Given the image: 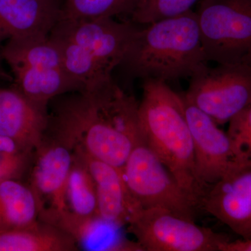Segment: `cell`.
<instances>
[{
  "label": "cell",
  "instance_id": "cell-17",
  "mask_svg": "<svg viewBox=\"0 0 251 251\" xmlns=\"http://www.w3.org/2000/svg\"><path fill=\"white\" fill-rule=\"evenodd\" d=\"M74 239L57 226L38 220L23 228L0 232V251H77Z\"/></svg>",
  "mask_w": 251,
  "mask_h": 251
},
{
  "label": "cell",
  "instance_id": "cell-26",
  "mask_svg": "<svg viewBox=\"0 0 251 251\" xmlns=\"http://www.w3.org/2000/svg\"><path fill=\"white\" fill-rule=\"evenodd\" d=\"M11 79L9 75H7L6 72H5L4 68L1 65V62H0V81L9 80Z\"/></svg>",
  "mask_w": 251,
  "mask_h": 251
},
{
  "label": "cell",
  "instance_id": "cell-4",
  "mask_svg": "<svg viewBox=\"0 0 251 251\" xmlns=\"http://www.w3.org/2000/svg\"><path fill=\"white\" fill-rule=\"evenodd\" d=\"M138 119L143 141L201 207L205 193L195 174L192 136L181 94L166 82L143 80Z\"/></svg>",
  "mask_w": 251,
  "mask_h": 251
},
{
  "label": "cell",
  "instance_id": "cell-6",
  "mask_svg": "<svg viewBox=\"0 0 251 251\" xmlns=\"http://www.w3.org/2000/svg\"><path fill=\"white\" fill-rule=\"evenodd\" d=\"M120 168L128 193L140 209L160 208L195 221L198 202L143 140Z\"/></svg>",
  "mask_w": 251,
  "mask_h": 251
},
{
  "label": "cell",
  "instance_id": "cell-23",
  "mask_svg": "<svg viewBox=\"0 0 251 251\" xmlns=\"http://www.w3.org/2000/svg\"><path fill=\"white\" fill-rule=\"evenodd\" d=\"M227 133L238 150L251 161V105L229 122Z\"/></svg>",
  "mask_w": 251,
  "mask_h": 251
},
{
  "label": "cell",
  "instance_id": "cell-1",
  "mask_svg": "<svg viewBox=\"0 0 251 251\" xmlns=\"http://www.w3.org/2000/svg\"><path fill=\"white\" fill-rule=\"evenodd\" d=\"M138 105L111 78L59 102L50 115L47 134L73 151L122 168L143 140Z\"/></svg>",
  "mask_w": 251,
  "mask_h": 251
},
{
  "label": "cell",
  "instance_id": "cell-20",
  "mask_svg": "<svg viewBox=\"0 0 251 251\" xmlns=\"http://www.w3.org/2000/svg\"><path fill=\"white\" fill-rule=\"evenodd\" d=\"M141 2L142 0H63L60 18L92 20L129 16L130 21Z\"/></svg>",
  "mask_w": 251,
  "mask_h": 251
},
{
  "label": "cell",
  "instance_id": "cell-9",
  "mask_svg": "<svg viewBox=\"0 0 251 251\" xmlns=\"http://www.w3.org/2000/svg\"><path fill=\"white\" fill-rule=\"evenodd\" d=\"M143 251H219L227 236L160 208L141 209L127 225Z\"/></svg>",
  "mask_w": 251,
  "mask_h": 251
},
{
  "label": "cell",
  "instance_id": "cell-15",
  "mask_svg": "<svg viewBox=\"0 0 251 251\" xmlns=\"http://www.w3.org/2000/svg\"><path fill=\"white\" fill-rule=\"evenodd\" d=\"M60 18L61 5L50 0H0V44L49 36Z\"/></svg>",
  "mask_w": 251,
  "mask_h": 251
},
{
  "label": "cell",
  "instance_id": "cell-7",
  "mask_svg": "<svg viewBox=\"0 0 251 251\" xmlns=\"http://www.w3.org/2000/svg\"><path fill=\"white\" fill-rule=\"evenodd\" d=\"M196 14L207 62H240L251 49V0H200Z\"/></svg>",
  "mask_w": 251,
  "mask_h": 251
},
{
  "label": "cell",
  "instance_id": "cell-8",
  "mask_svg": "<svg viewBox=\"0 0 251 251\" xmlns=\"http://www.w3.org/2000/svg\"><path fill=\"white\" fill-rule=\"evenodd\" d=\"M183 94L219 126L228 124L251 105V62L206 65L190 78Z\"/></svg>",
  "mask_w": 251,
  "mask_h": 251
},
{
  "label": "cell",
  "instance_id": "cell-5",
  "mask_svg": "<svg viewBox=\"0 0 251 251\" xmlns=\"http://www.w3.org/2000/svg\"><path fill=\"white\" fill-rule=\"evenodd\" d=\"M0 57L11 69L14 87L36 101L49 104L55 97L81 92L49 36L7 41Z\"/></svg>",
  "mask_w": 251,
  "mask_h": 251
},
{
  "label": "cell",
  "instance_id": "cell-18",
  "mask_svg": "<svg viewBox=\"0 0 251 251\" xmlns=\"http://www.w3.org/2000/svg\"><path fill=\"white\" fill-rule=\"evenodd\" d=\"M39 212L29 185L17 179L0 181V232L30 226L39 220Z\"/></svg>",
  "mask_w": 251,
  "mask_h": 251
},
{
  "label": "cell",
  "instance_id": "cell-28",
  "mask_svg": "<svg viewBox=\"0 0 251 251\" xmlns=\"http://www.w3.org/2000/svg\"><path fill=\"white\" fill-rule=\"evenodd\" d=\"M50 1H54V2L58 3V4H60L61 6H62L63 0H50Z\"/></svg>",
  "mask_w": 251,
  "mask_h": 251
},
{
  "label": "cell",
  "instance_id": "cell-10",
  "mask_svg": "<svg viewBox=\"0 0 251 251\" xmlns=\"http://www.w3.org/2000/svg\"><path fill=\"white\" fill-rule=\"evenodd\" d=\"M181 96L192 136L195 174L206 193L226 175L251 161L238 150L227 132L221 129L209 115L186 100L183 93Z\"/></svg>",
  "mask_w": 251,
  "mask_h": 251
},
{
  "label": "cell",
  "instance_id": "cell-14",
  "mask_svg": "<svg viewBox=\"0 0 251 251\" xmlns=\"http://www.w3.org/2000/svg\"><path fill=\"white\" fill-rule=\"evenodd\" d=\"M57 226L74 239L77 247L88 251H143L136 242L124 235V226L110 222L98 214L79 216L64 210L39 217Z\"/></svg>",
  "mask_w": 251,
  "mask_h": 251
},
{
  "label": "cell",
  "instance_id": "cell-13",
  "mask_svg": "<svg viewBox=\"0 0 251 251\" xmlns=\"http://www.w3.org/2000/svg\"><path fill=\"white\" fill-rule=\"evenodd\" d=\"M48 104L28 98L16 87L0 88V135L33 153L49 129Z\"/></svg>",
  "mask_w": 251,
  "mask_h": 251
},
{
  "label": "cell",
  "instance_id": "cell-27",
  "mask_svg": "<svg viewBox=\"0 0 251 251\" xmlns=\"http://www.w3.org/2000/svg\"><path fill=\"white\" fill-rule=\"evenodd\" d=\"M243 60L249 61V62H251V49L249 51V52H248L247 55L245 56V57L243 59Z\"/></svg>",
  "mask_w": 251,
  "mask_h": 251
},
{
  "label": "cell",
  "instance_id": "cell-25",
  "mask_svg": "<svg viewBox=\"0 0 251 251\" xmlns=\"http://www.w3.org/2000/svg\"><path fill=\"white\" fill-rule=\"evenodd\" d=\"M14 145H18L16 143H14L12 140L0 135V148H7V147L14 146Z\"/></svg>",
  "mask_w": 251,
  "mask_h": 251
},
{
  "label": "cell",
  "instance_id": "cell-22",
  "mask_svg": "<svg viewBox=\"0 0 251 251\" xmlns=\"http://www.w3.org/2000/svg\"><path fill=\"white\" fill-rule=\"evenodd\" d=\"M33 153L18 145L0 148V181L21 179L29 171Z\"/></svg>",
  "mask_w": 251,
  "mask_h": 251
},
{
  "label": "cell",
  "instance_id": "cell-21",
  "mask_svg": "<svg viewBox=\"0 0 251 251\" xmlns=\"http://www.w3.org/2000/svg\"><path fill=\"white\" fill-rule=\"evenodd\" d=\"M200 0H142L130 21L141 25L150 24L193 10Z\"/></svg>",
  "mask_w": 251,
  "mask_h": 251
},
{
  "label": "cell",
  "instance_id": "cell-3",
  "mask_svg": "<svg viewBox=\"0 0 251 251\" xmlns=\"http://www.w3.org/2000/svg\"><path fill=\"white\" fill-rule=\"evenodd\" d=\"M138 24L114 18L92 20L60 18L50 39L58 48L64 68L82 91L112 78L135 33Z\"/></svg>",
  "mask_w": 251,
  "mask_h": 251
},
{
  "label": "cell",
  "instance_id": "cell-19",
  "mask_svg": "<svg viewBox=\"0 0 251 251\" xmlns=\"http://www.w3.org/2000/svg\"><path fill=\"white\" fill-rule=\"evenodd\" d=\"M64 197L65 210L79 216L98 214L97 190L93 177L85 163L75 152Z\"/></svg>",
  "mask_w": 251,
  "mask_h": 251
},
{
  "label": "cell",
  "instance_id": "cell-12",
  "mask_svg": "<svg viewBox=\"0 0 251 251\" xmlns=\"http://www.w3.org/2000/svg\"><path fill=\"white\" fill-rule=\"evenodd\" d=\"M201 206L242 239H251V162L209 187Z\"/></svg>",
  "mask_w": 251,
  "mask_h": 251
},
{
  "label": "cell",
  "instance_id": "cell-24",
  "mask_svg": "<svg viewBox=\"0 0 251 251\" xmlns=\"http://www.w3.org/2000/svg\"><path fill=\"white\" fill-rule=\"evenodd\" d=\"M219 251H251V238L227 241L220 246Z\"/></svg>",
  "mask_w": 251,
  "mask_h": 251
},
{
  "label": "cell",
  "instance_id": "cell-2",
  "mask_svg": "<svg viewBox=\"0 0 251 251\" xmlns=\"http://www.w3.org/2000/svg\"><path fill=\"white\" fill-rule=\"evenodd\" d=\"M207 62L191 10L139 27L119 67L133 78L168 83L191 78Z\"/></svg>",
  "mask_w": 251,
  "mask_h": 251
},
{
  "label": "cell",
  "instance_id": "cell-11",
  "mask_svg": "<svg viewBox=\"0 0 251 251\" xmlns=\"http://www.w3.org/2000/svg\"><path fill=\"white\" fill-rule=\"evenodd\" d=\"M73 161V150L47 133L34 150L29 186L39 203V216L65 210L66 185Z\"/></svg>",
  "mask_w": 251,
  "mask_h": 251
},
{
  "label": "cell",
  "instance_id": "cell-16",
  "mask_svg": "<svg viewBox=\"0 0 251 251\" xmlns=\"http://www.w3.org/2000/svg\"><path fill=\"white\" fill-rule=\"evenodd\" d=\"M90 171L95 184L98 215L106 221L127 226L132 216L140 210L132 199L122 176L121 168L74 150Z\"/></svg>",
  "mask_w": 251,
  "mask_h": 251
}]
</instances>
